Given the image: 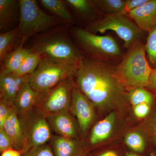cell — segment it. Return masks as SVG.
I'll return each mask as SVG.
<instances>
[{"mask_svg": "<svg viewBox=\"0 0 156 156\" xmlns=\"http://www.w3.org/2000/svg\"><path fill=\"white\" fill-rule=\"evenodd\" d=\"M125 143L132 152L141 156L146 153V142L143 136L137 132H131L127 134L125 138Z\"/></svg>", "mask_w": 156, "mask_h": 156, "instance_id": "cell-24", "label": "cell"}, {"mask_svg": "<svg viewBox=\"0 0 156 156\" xmlns=\"http://www.w3.org/2000/svg\"><path fill=\"white\" fill-rule=\"evenodd\" d=\"M74 78L76 87L101 111L121 106L129 99L115 65L84 57Z\"/></svg>", "mask_w": 156, "mask_h": 156, "instance_id": "cell-1", "label": "cell"}, {"mask_svg": "<svg viewBox=\"0 0 156 156\" xmlns=\"http://www.w3.org/2000/svg\"><path fill=\"white\" fill-rule=\"evenodd\" d=\"M66 4L84 17H92L97 13L92 1L88 0H66Z\"/></svg>", "mask_w": 156, "mask_h": 156, "instance_id": "cell-26", "label": "cell"}, {"mask_svg": "<svg viewBox=\"0 0 156 156\" xmlns=\"http://www.w3.org/2000/svg\"><path fill=\"white\" fill-rule=\"evenodd\" d=\"M19 6V46L23 47L26 41L32 36L64 22L43 12L34 0H20Z\"/></svg>", "mask_w": 156, "mask_h": 156, "instance_id": "cell-5", "label": "cell"}, {"mask_svg": "<svg viewBox=\"0 0 156 156\" xmlns=\"http://www.w3.org/2000/svg\"><path fill=\"white\" fill-rule=\"evenodd\" d=\"M95 156H121L117 151L114 150H106L98 154Z\"/></svg>", "mask_w": 156, "mask_h": 156, "instance_id": "cell-36", "label": "cell"}, {"mask_svg": "<svg viewBox=\"0 0 156 156\" xmlns=\"http://www.w3.org/2000/svg\"><path fill=\"white\" fill-rule=\"evenodd\" d=\"M42 95L43 92L33 89L28 82L23 84L14 105L20 123L37 108Z\"/></svg>", "mask_w": 156, "mask_h": 156, "instance_id": "cell-12", "label": "cell"}, {"mask_svg": "<svg viewBox=\"0 0 156 156\" xmlns=\"http://www.w3.org/2000/svg\"><path fill=\"white\" fill-rule=\"evenodd\" d=\"M23 156H55L50 145L46 144L31 148Z\"/></svg>", "mask_w": 156, "mask_h": 156, "instance_id": "cell-29", "label": "cell"}, {"mask_svg": "<svg viewBox=\"0 0 156 156\" xmlns=\"http://www.w3.org/2000/svg\"><path fill=\"white\" fill-rule=\"evenodd\" d=\"M116 120V114L112 112L104 119L93 126L90 136V143L92 145H97L109 137L112 132Z\"/></svg>", "mask_w": 156, "mask_h": 156, "instance_id": "cell-17", "label": "cell"}, {"mask_svg": "<svg viewBox=\"0 0 156 156\" xmlns=\"http://www.w3.org/2000/svg\"><path fill=\"white\" fill-rule=\"evenodd\" d=\"M30 49L54 62L67 65L80 66L85 57L66 35L59 33H50L41 37Z\"/></svg>", "mask_w": 156, "mask_h": 156, "instance_id": "cell-4", "label": "cell"}, {"mask_svg": "<svg viewBox=\"0 0 156 156\" xmlns=\"http://www.w3.org/2000/svg\"><path fill=\"white\" fill-rule=\"evenodd\" d=\"M42 5L59 19L66 22L73 23V19L65 1L61 0H41Z\"/></svg>", "mask_w": 156, "mask_h": 156, "instance_id": "cell-20", "label": "cell"}, {"mask_svg": "<svg viewBox=\"0 0 156 156\" xmlns=\"http://www.w3.org/2000/svg\"><path fill=\"white\" fill-rule=\"evenodd\" d=\"M116 70L127 89L146 88L153 69L148 60L145 44L141 40L131 45L122 60L116 65Z\"/></svg>", "mask_w": 156, "mask_h": 156, "instance_id": "cell-3", "label": "cell"}, {"mask_svg": "<svg viewBox=\"0 0 156 156\" xmlns=\"http://www.w3.org/2000/svg\"><path fill=\"white\" fill-rule=\"evenodd\" d=\"M73 78L62 81L52 89L43 92L37 109L43 112L46 116L69 109L73 89L75 87Z\"/></svg>", "mask_w": 156, "mask_h": 156, "instance_id": "cell-9", "label": "cell"}, {"mask_svg": "<svg viewBox=\"0 0 156 156\" xmlns=\"http://www.w3.org/2000/svg\"><path fill=\"white\" fill-rule=\"evenodd\" d=\"M3 129L11 139L13 149L19 151L22 154L24 146L23 131L14 105Z\"/></svg>", "mask_w": 156, "mask_h": 156, "instance_id": "cell-16", "label": "cell"}, {"mask_svg": "<svg viewBox=\"0 0 156 156\" xmlns=\"http://www.w3.org/2000/svg\"></svg>", "mask_w": 156, "mask_h": 156, "instance_id": "cell-39", "label": "cell"}, {"mask_svg": "<svg viewBox=\"0 0 156 156\" xmlns=\"http://www.w3.org/2000/svg\"><path fill=\"white\" fill-rule=\"evenodd\" d=\"M70 111L77 121L81 133H87L95 120V106L76 86L73 89Z\"/></svg>", "mask_w": 156, "mask_h": 156, "instance_id": "cell-10", "label": "cell"}, {"mask_svg": "<svg viewBox=\"0 0 156 156\" xmlns=\"http://www.w3.org/2000/svg\"><path fill=\"white\" fill-rule=\"evenodd\" d=\"M149 0H126V13L128 14L134 9L141 7Z\"/></svg>", "mask_w": 156, "mask_h": 156, "instance_id": "cell-33", "label": "cell"}, {"mask_svg": "<svg viewBox=\"0 0 156 156\" xmlns=\"http://www.w3.org/2000/svg\"><path fill=\"white\" fill-rule=\"evenodd\" d=\"M22 154L19 151L11 148L4 151L1 156H21Z\"/></svg>", "mask_w": 156, "mask_h": 156, "instance_id": "cell-35", "label": "cell"}, {"mask_svg": "<svg viewBox=\"0 0 156 156\" xmlns=\"http://www.w3.org/2000/svg\"><path fill=\"white\" fill-rule=\"evenodd\" d=\"M129 100L133 106L140 104H147L153 106L156 97L153 93L144 87H136L128 92Z\"/></svg>", "mask_w": 156, "mask_h": 156, "instance_id": "cell-22", "label": "cell"}, {"mask_svg": "<svg viewBox=\"0 0 156 156\" xmlns=\"http://www.w3.org/2000/svg\"><path fill=\"white\" fill-rule=\"evenodd\" d=\"M127 14L141 30L148 32L156 26V0H149Z\"/></svg>", "mask_w": 156, "mask_h": 156, "instance_id": "cell-14", "label": "cell"}, {"mask_svg": "<svg viewBox=\"0 0 156 156\" xmlns=\"http://www.w3.org/2000/svg\"><path fill=\"white\" fill-rule=\"evenodd\" d=\"M144 128L153 149L156 151V100L144 123Z\"/></svg>", "mask_w": 156, "mask_h": 156, "instance_id": "cell-25", "label": "cell"}, {"mask_svg": "<svg viewBox=\"0 0 156 156\" xmlns=\"http://www.w3.org/2000/svg\"><path fill=\"white\" fill-rule=\"evenodd\" d=\"M148 156H156V151L155 150L152 149L150 152Z\"/></svg>", "mask_w": 156, "mask_h": 156, "instance_id": "cell-38", "label": "cell"}, {"mask_svg": "<svg viewBox=\"0 0 156 156\" xmlns=\"http://www.w3.org/2000/svg\"><path fill=\"white\" fill-rule=\"evenodd\" d=\"M24 146L22 154L31 148L46 144L53 135L46 115L36 109L21 123Z\"/></svg>", "mask_w": 156, "mask_h": 156, "instance_id": "cell-8", "label": "cell"}, {"mask_svg": "<svg viewBox=\"0 0 156 156\" xmlns=\"http://www.w3.org/2000/svg\"><path fill=\"white\" fill-rule=\"evenodd\" d=\"M148 33L145 44L146 53L152 68H156V26Z\"/></svg>", "mask_w": 156, "mask_h": 156, "instance_id": "cell-28", "label": "cell"}, {"mask_svg": "<svg viewBox=\"0 0 156 156\" xmlns=\"http://www.w3.org/2000/svg\"><path fill=\"white\" fill-rule=\"evenodd\" d=\"M146 88L153 93L156 97V68L153 69L148 83Z\"/></svg>", "mask_w": 156, "mask_h": 156, "instance_id": "cell-34", "label": "cell"}, {"mask_svg": "<svg viewBox=\"0 0 156 156\" xmlns=\"http://www.w3.org/2000/svg\"><path fill=\"white\" fill-rule=\"evenodd\" d=\"M46 117L51 130L56 135L78 139L80 129L70 109L48 115Z\"/></svg>", "mask_w": 156, "mask_h": 156, "instance_id": "cell-11", "label": "cell"}, {"mask_svg": "<svg viewBox=\"0 0 156 156\" xmlns=\"http://www.w3.org/2000/svg\"><path fill=\"white\" fill-rule=\"evenodd\" d=\"M14 105H10L5 101L0 100V130L2 129Z\"/></svg>", "mask_w": 156, "mask_h": 156, "instance_id": "cell-30", "label": "cell"}, {"mask_svg": "<svg viewBox=\"0 0 156 156\" xmlns=\"http://www.w3.org/2000/svg\"><path fill=\"white\" fill-rule=\"evenodd\" d=\"M31 52L30 49L23 48L21 46L11 51L2 62L0 74L15 73L17 72L23 60Z\"/></svg>", "mask_w": 156, "mask_h": 156, "instance_id": "cell-18", "label": "cell"}, {"mask_svg": "<svg viewBox=\"0 0 156 156\" xmlns=\"http://www.w3.org/2000/svg\"><path fill=\"white\" fill-rule=\"evenodd\" d=\"M13 148L12 142L10 137L4 129L0 130V152L2 153L4 151L9 149Z\"/></svg>", "mask_w": 156, "mask_h": 156, "instance_id": "cell-32", "label": "cell"}, {"mask_svg": "<svg viewBox=\"0 0 156 156\" xmlns=\"http://www.w3.org/2000/svg\"><path fill=\"white\" fill-rule=\"evenodd\" d=\"M30 75L20 76L14 73L0 74V100L14 105L23 84L28 82Z\"/></svg>", "mask_w": 156, "mask_h": 156, "instance_id": "cell-13", "label": "cell"}, {"mask_svg": "<svg viewBox=\"0 0 156 156\" xmlns=\"http://www.w3.org/2000/svg\"><path fill=\"white\" fill-rule=\"evenodd\" d=\"M147 104H140L134 106V115L139 119L147 118L151 110L152 107Z\"/></svg>", "mask_w": 156, "mask_h": 156, "instance_id": "cell-31", "label": "cell"}, {"mask_svg": "<svg viewBox=\"0 0 156 156\" xmlns=\"http://www.w3.org/2000/svg\"><path fill=\"white\" fill-rule=\"evenodd\" d=\"M49 142L55 156H85L83 147L77 139L55 135Z\"/></svg>", "mask_w": 156, "mask_h": 156, "instance_id": "cell-15", "label": "cell"}, {"mask_svg": "<svg viewBox=\"0 0 156 156\" xmlns=\"http://www.w3.org/2000/svg\"><path fill=\"white\" fill-rule=\"evenodd\" d=\"M93 5L102 15L126 13V0H93Z\"/></svg>", "mask_w": 156, "mask_h": 156, "instance_id": "cell-19", "label": "cell"}, {"mask_svg": "<svg viewBox=\"0 0 156 156\" xmlns=\"http://www.w3.org/2000/svg\"><path fill=\"white\" fill-rule=\"evenodd\" d=\"M72 34L76 46L86 58L115 64L124 55L118 43L110 36H100L86 29L74 27Z\"/></svg>", "mask_w": 156, "mask_h": 156, "instance_id": "cell-2", "label": "cell"}, {"mask_svg": "<svg viewBox=\"0 0 156 156\" xmlns=\"http://www.w3.org/2000/svg\"><path fill=\"white\" fill-rule=\"evenodd\" d=\"M124 156H143L134 153L132 152L131 151L126 152L125 153V155Z\"/></svg>", "mask_w": 156, "mask_h": 156, "instance_id": "cell-37", "label": "cell"}, {"mask_svg": "<svg viewBox=\"0 0 156 156\" xmlns=\"http://www.w3.org/2000/svg\"><path fill=\"white\" fill-rule=\"evenodd\" d=\"M79 66L56 63L45 56H41L36 69L30 74L28 82L36 91L46 92L62 81L74 78Z\"/></svg>", "mask_w": 156, "mask_h": 156, "instance_id": "cell-7", "label": "cell"}, {"mask_svg": "<svg viewBox=\"0 0 156 156\" xmlns=\"http://www.w3.org/2000/svg\"><path fill=\"white\" fill-rule=\"evenodd\" d=\"M41 58V56L31 51L23 60L19 69L14 74L20 76L31 74L36 69Z\"/></svg>", "mask_w": 156, "mask_h": 156, "instance_id": "cell-27", "label": "cell"}, {"mask_svg": "<svg viewBox=\"0 0 156 156\" xmlns=\"http://www.w3.org/2000/svg\"><path fill=\"white\" fill-rule=\"evenodd\" d=\"M17 1L0 0V29H4L13 21L17 13Z\"/></svg>", "mask_w": 156, "mask_h": 156, "instance_id": "cell-21", "label": "cell"}, {"mask_svg": "<svg viewBox=\"0 0 156 156\" xmlns=\"http://www.w3.org/2000/svg\"><path fill=\"white\" fill-rule=\"evenodd\" d=\"M19 37L18 27L12 30L0 34V60L3 61L6 56L11 52L15 41Z\"/></svg>", "mask_w": 156, "mask_h": 156, "instance_id": "cell-23", "label": "cell"}, {"mask_svg": "<svg viewBox=\"0 0 156 156\" xmlns=\"http://www.w3.org/2000/svg\"><path fill=\"white\" fill-rule=\"evenodd\" d=\"M86 29L92 33L104 34L112 30L124 42V47L129 49L137 40H141V30L126 13L102 15L89 22Z\"/></svg>", "mask_w": 156, "mask_h": 156, "instance_id": "cell-6", "label": "cell"}]
</instances>
